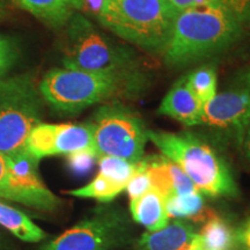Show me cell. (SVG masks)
<instances>
[{
  "instance_id": "1",
  "label": "cell",
  "mask_w": 250,
  "mask_h": 250,
  "mask_svg": "<svg viewBox=\"0 0 250 250\" xmlns=\"http://www.w3.org/2000/svg\"><path fill=\"white\" fill-rule=\"evenodd\" d=\"M148 85L146 74L121 76L110 73L54 68L40 83L44 101L62 115H76L102 102L138 98Z\"/></svg>"
},
{
  "instance_id": "2",
  "label": "cell",
  "mask_w": 250,
  "mask_h": 250,
  "mask_svg": "<svg viewBox=\"0 0 250 250\" xmlns=\"http://www.w3.org/2000/svg\"><path fill=\"white\" fill-rule=\"evenodd\" d=\"M245 24L221 8L191 7L177 12L166 46L165 62L182 67L224 51L242 36Z\"/></svg>"
},
{
  "instance_id": "3",
  "label": "cell",
  "mask_w": 250,
  "mask_h": 250,
  "mask_svg": "<svg viewBox=\"0 0 250 250\" xmlns=\"http://www.w3.org/2000/svg\"><path fill=\"white\" fill-rule=\"evenodd\" d=\"M147 136L162 155L186 173L202 195L213 198L239 195L229 166L206 139L190 131L148 130Z\"/></svg>"
},
{
  "instance_id": "4",
  "label": "cell",
  "mask_w": 250,
  "mask_h": 250,
  "mask_svg": "<svg viewBox=\"0 0 250 250\" xmlns=\"http://www.w3.org/2000/svg\"><path fill=\"white\" fill-rule=\"evenodd\" d=\"M177 12L169 0H107L98 21L129 44L162 55Z\"/></svg>"
},
{
  "instance_id": "5",
  "label": "cell",
  "mask_w": 250,
  "mask_h": 250,
  "mask_svg": "<svg viewBox=\"0 0 250 250\" xmlns=\"http://www.w3.org/2000/svg\"><path fill=\"white\" fill-rule=\"evenodd\" d=\"M66 27L64 67L121 76L145 74L132 48L105 35L85 15L73 13Z\"/></svg>"
},
{
  "instance_id": "6",
  "label": "cell",
  "mask_w": 250,
  "mask_h": 250,
  "mask_svg": "<svg viewBox=\"0 0 250 250\" xmlns=\"http://www.w3.org/2000/svg\"><path fill=\"white\" fill-rule=\"evenodd\" d=\"M42 101L28 74L0 79V152L5 155L26 151L31 130L41 123Z\"/></svg>"
},
{
  "instance_id": "7",
  "label": "cell",
  "mask_w": 250,
  "mask_h": 250,
  "mask_svg": "<svg viewBox=\"0 0 250 250\" xmlns=\"http://www.w3.org/2000/svg\"><path fill=\"white\" fill-rule=\"evenodd\" d=\"M94 148L100 156H115L139 162L145 156L148 129L143 118L122 101L101 105L89 122Z\"/></svg>"
},
{
  "instance_id": "8",
  "label": "cell",
  "mask_w": 250,
  "mask_h": 250,
  "mask_svg": "<svg viewBox=\"0 0 250 250\" xmlns=\"http://www.w3.org/2000/svg\"><path fill=\"white\" fill-rule=\"evenodd\" d=\"M132 221L123 208L103 205L46 243L43 250H118L133 241Z\"/></svg>"
},
{
  "instance_id": "9",
  "label": "cell",
  "mask_w": 250,
  "mask_h": 250,
  "mask_svg": "<svg viewBox=\"0 0 250 250\" xmlns=\"http://www.w3.org/2000/svg\"><path fill=\"white\" fill-rule=\"evenodd\" d=\"M250 123V68L237 72L226 88L203 107L201 125L224 133L240 148Z\"/></svg>"
},
{
  "instance_id": "10",
  "label": "cell",
  "mask_w": 250,
  "mask_h": 250,
  "mask_svg": "<svg viewBox=\"0 0 250 250\" xmlns=\"http://www.w3.org/2000/svg\"><path fill=\"white\" fill-rule=\"evenodd\" d=\"M8 166L7 199L40 211H54L61 199L43 182L39 173V159L29 152L6 155Z\"/></svg>"
},
{
  "instance_id": "11",
  "label": "cell",
  "mask_w": 250,
  "mask_h": 250,
  "mask_svg": "<svg viewBox=\"0 0 250 250\" xmlns=\"http://www.w3.org/2000/svg\"><path fill=\"white\" fill-rule=\"evenodd\" d=\"M26 149L39 160L45 156H68L81 152L96 154L89 122L83 124L40 123L28 136Z\"/></svg>"
},
{
  "instance_id": "12",
  "label": "cell",
  "mask_w": 250,
  "mask_h": 250,
  "mask_svg": "<svg viewBox=\"0 0 250 250\" xmlns=\"http://www.w3.org/2000/svg\"><path fill=\"white\" fill-rule=\"evenodd\" d=\"M198 232L195 224L184 219H170L155 232L144 233L134 242V250H189Z\"/></svg>"
},
{
  "instance_id": "13",
  "label": "cell",
  "mask_w": 250,
  "mask_h": 250,
  "mask_svg": "<svg viewBox=\"0 0 250 250\" xmlns=\"http://www.w3.org/2000/svg\"><path fill=\"white\" fill-rule=\"evenodd\" d=\"M143 162L151 179L152 188L165 197L198 191L186 173L165 155L144 156Z\"/></svg>"
},
{
  "instance_id": "14",
  "label": "cell",
  "mask_w": 250,
  "mask_h": 250,
  "mask_svg": "<svg viewBox=\"0 0 250 250\" xmlns=\"http://www.w3.org/2000/svg\"><path fill=\"white\" fill-rule=\"evenodd\" d=\"M203 107L204 105L190 88L187 76H184L171 86L162 99L159 114L173 118L184 126L191 127L201 125Z\"/></svg>"
},
{
  "instance_id": "15",
  "label": "cell",
  "mask_w": 250,
  "mask_h": 250,
  "mask_svg": "<svg viewBox=\"0 0 250 250\" xmlns=\"http://www.w3.org/2000/svg\"><path fill=\"white\" fill-rule=\"evenodd\" d=\"M131 218L142 225L147 232L161 229L169 223L170 218L166 208V197L151 188L142 196L130 201Z\"/></svg>"
},
{
  "instance_id": "16",
  "label": "cell",
  "mask_w": 250,
  "mask_h": 250,
  "mask_svg": "<svg viewBox=\"0 0 250 250\" xmlns=\"http://www.w3.org/2000/svg\"><path fill=\"white\" fill-rule=\"evenodd\" d=\"M166 208L170 219H184L191 223H206L215 215L205 205L204 195L199 191L166 197Z\"/></svg>"
},
{
  "instance_id": "17",
  "label": "cell",
  "mask_w": 250,
  "mask_h": 250,
  "mask_svg": "<svg viewBox=\"0 0 250 250\" xmlns=\"http://www.w3.org/2000/svg\"><path fill=\"white\" fill-rule=\"evenodd\" d=\"M18 5L52 27L66 24L73 14L72 0H15Z\"/></svg>"
},
{
  "instance_id": "18",
  "label": "cell",
  "mask_w": 250,
  "mask_h": 250,
  "mask_svg": "<svg viewBox=\"0 0 250 250\" xmlns=\"http://www.w3.org/2000/svg\"><path fill=\"white\" fill-rule=\"evenodd\" d=\"M0 226L24 242H39L46 234L23 212L0 202Z\"/></svg>"
},
{
  "instance_id": "19",
  "label": "cell",
  "mask_w": 250,
  "mask_h": 250,
  "mask_svg": "<svg viewBox=\"0 0 250 250\" xmlns=\"http://www.w3.org/2000/svg\"><path fill=\"white\" fill-rule=\"evenodd\" d=\"M124 190V186L117 183L116 181L105 176V175L98 173L88 184L78 188V189L70 190L68 195L78 197V198L95 199L102 204H107V203L114 201Z\"/></svg>"
},
{
  "instance_id": "20",
  "label": "cell",
  "mask_w": 250,
  "mask_h": 250,
  "mask_svg": "<svg viewBox=\"0 0 250 250\" xmlns=\"http://www.w3.org/2000/svg\"><path fill=\"white\" fill-rule=\"evenodd\" d=\"M198 234L205 250H229L235 242V233L217 215L204 223Z\"/></svg>"
},
{
  "instance_id": "21",
  "label": "cell",
  "mask_w": 250,
  "mask_h": 250,
  "mask_svg": "<svg viewBox=\"0 0 250 250\" xmlns=\"http://www.w3.org/2000/svg\"><path fill=\"white\" fill-rule=\"evenodd\" d=\"M177 11L191 7L221 8L230 12L242 21L250 24V0H169Z\"/></svg>"
},
{
  "instance_id": "22",
  "label": "cell",
  "mask_w": 250,
  "mask_h": 250,
  "mask_svg": "<svg viewBox=\"0 0 250 250\" xmlns=\"http://www.w3.org/2000/svg\"><path fill=\"white\" fill-rule=\"evenodd\" d=\"M188 83L204 105L217 94V71L213 65H203L187 76Z\"/></svg>"
},
{
  "instance_id": "23",
  "label": "cell",
  "mask_w": 250,
  "mask_h": 250,
  "mask_svg": "<svg viewBox=\"0 0 250 250\" xmlns=\"http://www.w3.org/2000/svg\"><path fill=\"white\" fill-rule=\"evenodd\" d=\"M98 162L100 167L99 173L116 181L117 183L124 186L125 189L138 166V162H131L115 156H100Z\"/></svg>"
},
{
  "instance_id": "24",
  "label": "cell",
  "mask_w": 250,
  "mask_h": 250,
  "mask_svg": "<svg viewBox=\"0 0 250 250\" xmlns=\"http://www.w3.org/2000/svg\"><path fill=\"white\" fill-rule=\"evenodd\" d=\"M152 188V182L149 179V175L146 170L145 165H144L143 159L138 162L137 166L136 173L133 174V176L131 177L129 184L126 187V191L129 193L130 201L131 199L137 198V197L142 196L143 193H145L147 190Z\"/></svg>"
},
{
  "instance_id": "25",
  "label": "cell",
  "mask_w": 250,
  "mask_h": 250,
  "mask_svg": "<svg viewBox=\"0 0 250 250\" xmlns=\"http://www.w3.org/2000/svg\"><path fill=\"white\" fill-rule=\"evenodd\" d=\"M18 52L12 41L0 36V79H4L6 73L13 66Z\"/></svg>"
},
{
  "instance_id": "26",
  "label": "cell",
  "mask_w": 250,
  "mask_h": 250,
  "mask_svg": "<svg viewBox=\"0 0 250 250\" xmlns=\"http://www.w3.org/2000/svg\"><path fill=\"white\" fill-rule=\"evenodd\" d=\"M107 4V0H72V7L86 18L98 20Z\"/></svg>"
},
{
  "instance_id": "27",
  "label": "cell",
  "mask_w": 250,
  "mask_h": 250,
  "mask_svg": "<svg viewBox=\"0 0 250 250\" xmlns=\"http://www.w3.org/2000/svg\"><path fill=\"white\" fill-rule=\"evenodd\" d=\"M98 160V156L93 152H81L77 154L68 155V162H70V167H72L76 173L83 174L86 173L87 170L90 169L94 161Z\"/></svg>"
},
{
  "instance_id": "28",
  "label": "cell",
  "mask_w": 250,
  "mask_h": 250,
  "mask_svg": "<svg viewBox=\"0 0 250 250\" xmlns=\"http://www.w3.org/2000/svg\"><path fill=\"white\" fill-rule=\"evenodd\" d=\"M8 192V166L7 158L0 152V197L7 199Z\"/></svg>"
},
{
  "instance_id": "29",
  "label": "cell",
  "mask_w": 250,
  "mask_h": 250,
  "mask_svg": "<svg viewBox=\"0 0 250 250\" xmlns=\"http://www.w3.org/2000/svg\"><path fill=\"white\" fill-rule=\"evenodd\" d=\"M235 242L239 243L242 250H250V217L235 232Z\"/></svg>"
},
{
  "instance_id": "30",
  "label": "cell",
  "mask_w": 250,
  "mask_h": 250,
  "mask_svg": "<svg viewBox=\"0 0 250 250\" xmlns=\"http://www.w3.org/2000/svg\"><path fill=\"white\" fill-rule=\"evenodd\" d=\"M239 149L242 153L243 159H245L246 162L249 165V167H250V123L248 126H247L245 136H243L242 143H241V145H240Z\"/></svg>"
},
{
  "instance_id": "31",
  "label": "cell",
  "mask_w": 250,
  "mask_h": 250,
  "mask_svg": "<svg viewBox=\"0 0 250 250\" xmlns=\"http://www.w3.org/2000/svg\"><path fill=\"white\" fill-rule=\"evenodd\" d=\"M203 248V245H202V240H201V236H199V234L197 235L195 242H193V245L191 246V248L189 250H201Z\"/></svg>"
},
{
  "instance_id": "32",
  "label": "cell",
  "mask_w": 250,
  "mask_h": 250,
  "mask_svg": "<svg viewBox=\"0 0 250 250\" xmlns=\"http://www.w3.org/2000/svg\"><path fill=\"white\" fill-rule=\"evenodd\" d=\"M7 8H8L7 0H0V18L4 17L6 12H7Z\"/></svg>"
},
{
  "instance_id": "33",
  "label": "cell",
  "mask_w": 250,
  "mask_h": 250,
  "mask_svg": "<svg viewBox=\"0 0 250 250\" xmlns=\"http://www.w3.org/2000/svg\"><path fill=\"white\" fill-rule=\"evenodd\" d=\"M201 250H205V249H204V248H202V249H201Z\"/></svg>"
}]
</instances>
